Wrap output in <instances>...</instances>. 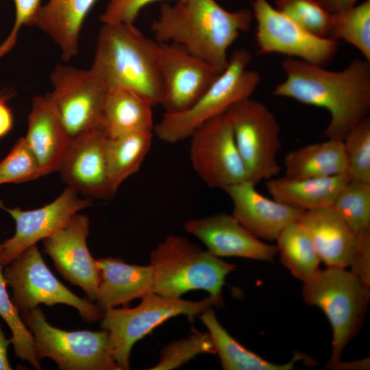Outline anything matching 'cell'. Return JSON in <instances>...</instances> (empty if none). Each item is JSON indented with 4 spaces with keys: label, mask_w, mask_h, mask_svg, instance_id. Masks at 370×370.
<instances>
[{
    "label": "cell",
    "mask_w": 370,
    "mask_h": 370,
    "mask_svg": "<svg viewBox=\"0 0 370 370\" xmlns=\"http://www.w3.org/2000/svg\"><path fill=\"white\" fill-rule=\"evenodd\" d=\"M90 206L89 198L79 197V193L70 186H66L51 202L33 210L8 208L1 202L0 208L12 217L16 224L13 236L1 243L2 265H8L27 248L51 235L74 214Z\"/></svg>",
    "instance_id": "cell-15"
},
{
    "label": "cell",
    "mask_w": 370,
    "mask_h": 370,
    "mask_svg": "<svg viewBox=\"0 0 370 370\" xmlns=\"http://www.w3.org/2000/svg\"><path fill=\"white\" fill-rule=\"evenodd\" d=\"M350 180L370 183V118L356 125L343 140Z\"/></svg>",
    "instance_id": "cell-33"
},
{
    "label": "cell",
    "mask_w": 370,
    "mask_h": 370,
    "mask_svg": "<svg viewBox=\"0 0 370 370\" xmlns=\"http://www.w3.org/2000/svg\"><path fill=\"white\" fill-rule=\"evenodd\" d=\"M286 79L273 95L326 109L331 119L323 135L343 141L368 116L370 110V62L354 59L342 71L286 57L282 62Z\"/></svg>",
    "instance_id": "cell-1"
},
{
    "label": "cell",
    "mask_w": 370,
    "mask_h": 370,
    "mask_svg": "<svg viewBox=\"0 0 370 370\" xmlns=\"http://www.w3.org/2000/svg\"><path fill=\"white\" fill-rule=\"evenodd\" d=\"M223 300L211 295L198 301L170 298L155 293L142 298L134 308H111L103 312L101 327L109 332L114 360L121 370L130 369L134 345L166 320L177 315L194 316L214 306H222Z\"/></svg>",
    "instance_id": "cell-7"
},
{
    "label": "cell",
    "mask_w": 370,
    "mask_h": 370,
    "mask_svg": "<svg viewBox=\"0 0 370 370\" xmlns=\"http://www.w3.org/2000/svg\"><path fill=\"white\" fill-rule=\"evenodd\" d=\"M153 130H143L108 138L106 147L108 175L113 189L140 169L152 143Z\"/></svg>",
    "instance_id": "cell-28"
},
{
    "label": "cell",
    "mask_w": 370,
    "mask_h": 370,
    "mask_svg": "<svg viewBox=\"0 0 370 370\" xmlns=\"http://www.w3.org/2000/svg\"><path fill=\"white\" fill-rule=\"evenodd\" d=\"M225 114L249 180L256 185L278 175L277 154L282 143L275 114L264 103L250 97L234 104Z\"/></svg>",
    "instance_id": "cell-10"
},
{
    "label": "cell",
    "mask_w": 370,
    "mask_h": 370,
    "mask_svg": "<svg viewBox=\"0 0 370 370\" xmlns=\"http://www.w3.org/2000/svg\"><path fill=\"white\" fill-rule=\"evenodd\" d=\"M349 180L347 173L323 177L295 179L285 176L268 180L266 186L275 200L308 211L331 207Z\"/></svg>",
    "instance_id": "cell-24"
},
{
    "label": "cell",
    "mask_w": 370,
    "mask_h": 370,
    "mask_svg": "<svg viewBox=\"0 0 370 370\" xmlns=\"http://www.w3.org/2000/svg\"><path fill=\"white\" fill-rule=\"evenodd\" d=\"M189 138L192 166L208 186L224 190L249 180L225 113L203 124Z\"/></svg>",
    "instance_id": "cell-14"
},
{
    "label": "cell",
    "mask_w": 370,
    "mask_h": 370,
    "mask_svg": "<svg viewBox=\"0 0 370 370\" xmlns=\"http://www.w3.org/2000/svg\"><path fill=\"white\" fill-rule=\"evenodd\" d=\"M10 343V339L6 338L0 322V370L12 369L8 358V349Z\"/></svg>",
    "instance_id": "cell-41"
},
{
    "label": "cell",
    "mask_w": 370,
    "mask_h": 370,
    "mask_svg": "<svg viewBox=\"0 0 370 370\" xmlns=\"http://www.w3.org/2000/svg\"><path fill=\"white\" fill-rule=\"evenodd\" d=\"M184 230L198 238L207 250L217 257H238L273 261L276 245L268 244L253 235L232 214L218 213L192 219Z\"/></svg>",
    "instance_id": "cell-19"
},
{
    "label": "cell",
    "mask_w": 370,
    "mask_h": 370,
    "mask_svg": "<svg viewBox=\"0 0 370 370\" xmlns=\"http://www.w3.org/2000/svg\"><path fill=\"white\" fill-rule=\"evenodd\" d=\"M369 287L345 268L319 269L304 282V301L321 309L332 328L328 368L338 369L343 349L360 330L370 299Z\"/></svg>",
    "instance_id": "cell-5"
},
{
    "label": "cell",
    "mask_w": 370,
    "mask_h": 370,
    "mask_svg": "<svg viewBox=\"0 0 370 370\" xmlns=\"http://www.w3.org/2000/svg\"><path fill=\"white\" fill-rule=\"evenodd\" d=\"M24 138L43 175L59 171L70 138L48 93L33 97Z\"/></svg>",
    "instance_id": "cell-21"
},
{
    "label": "cell",
    "mask_w": 370,
    "mask_h": 370,
    "mask_svg": "<svg viewBox=\"0 0 370 370\" xmlns=\"http://www.w3.org/2000/svg\"><path fill=\"white\" fill-rule=\"evenodd\" d=\"M251 60L244 48L229 56L227 67L204 93L188 108L177 113H164L154 125L153 133L162 141L176 143L186 138L207 121L225 114L237 102L249 98L261 77L248 69Z\"/></svg>",
    "instance_id": "cell-6"
},
{
    "label": "cell",
    "mask_w": 370,
    "mask_h": 370,
    "mask_svg": "<svg viewBox=\"0 0 370 370\" xmlns=\"http://www.w3.org/2000/svg\"><path fill=\"white\" fill-rule=\"evenodd\" d=\"M21 316L33 335L40 360L49 358L60 370H121L112 356L108 330L65 331L55 328L38 306Z\"/></svg>",
    "instance_id": "cell-8"
},
{
    "label": "cell",
    "mask_w": 370,
    "mask_h": 370,
    "mask_svg": "<svg viewBox=\"0 0 370 370\" xmlns=\"http://www.w3.org/2000/svg\"><path fill=\"white\" fill-rule=\"evenodd\" d=\"M153 107L146 98L124 87L108 88L100 129L108 138L154 128Z\"/></svg>",
    "instance_id": "cell-25"
},
{
    "label": "cell",
    "mask_w": 370,
    "mask_h": 370,
    "mask_svg": "<svg viewBox=\"0 0 370 370\" xmlns=\"http://www.w3.org/2000/svg\"><path fill=\"white\" fill-rule=\"evenodd\" d=\"M275 241L282 264L295 278L305 282L319 270V256L299 221L285 227Z\"/></svg>",
    "instance_id": "cell-29"
},
{
    "label": "cell",
    "mask_w": 370,
    "mask_h": 370,
    "mask_svg": "<svg viewBox=\"0 0 370 370\" xmlns=\"http://www.w3.org/2000/svg\"><path fill=\"white\" fill-rule=\"evenodd\" d=\"M201 319L208 330L215 353L218 354L225 370H291L297 361L304 358L302 354L297 353L285 364L269 362L233 338L219 322L211 308L201 312Z\"/></svg>",
    "instance_id": "cell-27"
},
{
    "label": "cell",
    "mask_w": 370,
    "mask_h": 370,
    "mask_svg": "<svg viewBox=\"0 0 370 370\" xmlns=\"http://www.w3.org/2000/svg\"><path fill=\"white\" fill-rule=\"evenodd\" d=\"M1 243L0 241V255ZM0 258V317L4 320L12 332L10 338L16 356L28 362L34 369H42L35 349L33 335L25 324L19 312L7 291Z\"/></svg>",
    "instance_id": "cell-32"
},
{
    "label": "cell",
    "mask_w": 370,
    "mask_h": 370,
    "mask_svg": "<svg viewBox=\"0 0 370 370\" xmlns=\"http://www.w3.org/2000/svg\"><path fill=\"white\" fill-rule=\"evenodd\" d=\"M13 114L6 101L0 97V138L6 136L12 129Z\"/></svg>",
    "instance_id": "cell-39"
},
{
    "label": "cell",
    "mask_w": 370,
    "mask_h": 370,
    "mask_svg": "<svg viewBox=\"0 0 370 370\" xmlns=\"http://www.w3.org/2000/svg\"><path fill=\"white\" fill-rule=\"evenodd\" d=\"M275 8L309 32L328 38L331 14L317 0H275Z\"/></svg>",
    "instance_id": "cell-34"
},
{
    "label": "cell",
    "mask_w": 370,
    "mask_h": 370,
    "mask_svg": "<svg viewBox=\"0 0 370 370\" xmlns=\"http://www.w3.org/2000/svg\"><path fill=\"white\" fill-rule=\"evenodd\" d=\"M11 299L19 313L24 314L43 304H66L77 310L87 322L92 323L103 312L89 299L81 298L62 284L46 265L37 245L27 248L3 270Z\"/></svg>",
    "instance_id": "cell-9"
},
{
    "label": "cell",
    "mask_w": 370,
    "mask_h": 370,
    "mask_svg": "<svg viewBox=\"0 0 370 370\" xmlns=\"http://www.w3.org/2000/svg\"><path fill=\"white\" fill-rule=\"evenodd\" d=\"M42 175L38 162L24 137L14 143L0 162V185L23 183Z\"/></svg>",
    "instance_id": "cell-35"
},
{
    "label": "cell",
    "mask_w": 370,
    "mask_h": 370,
    "mask_svg": "<svg viewBox=\"0 0 370 370\" xmlns=\"http://www.w3.org/2000/svg\"><path fill=\"white\" fill-rule=\"evenodd\" d=\"M328 38L349 43L370 62V0L331 14Z\"/></svg>",
    "instance_id": "cell-30"
},
{
    "label": "cell",
    "mask_w": 370,
    "mask_h": 370,
    "mask_svg": "<svg viewBox=\"0 0 370 370\" xmlns=\"http://www.w3.org/2000/svg\"><path fill=\"white\" fill-rule=\"evenodd\" d=\"M108 139L99 128L70 140L59 169L67 186L88 197L108 200L114 197L107 164Z\"/></svg>",
    "instance_id": "cell-18"
},
{
    "label": "cell",
    "mask_w": 370,
    "mask_h": 370,
    "mask_svg": "<svg viewBox=\"0 0 370 370\" xmlns=\"http://www.w3.org/2000/svg\"><path fill=\"white\" fill-rule=\"evenodd\" d=\"M149 264L153 270V293L170 298L204 290L223 299L225 279L236 269L234 264L177 235L168 236L151 252Z\"/></svg>",
    "instance_id": "cell-4"
},
{
    "label": "cell",
    "mask_w": 370,
    "mask_h": 370,
    "mask_svg": "<svg viewBox=\"0 0 370 370\" xmlns=\"http://www.w3.org/2000/svg\"><path fill=\"white\" fill-rule=\"evenodd\" d=\"M299 221L328 267H351L370 285V233L354 234L332 207L304 211Z\"/></svg>",
    "instance_id": "cell-13"
},
{
    "label": "cell",
    "mask_w": 370,
    "mask_h": 370,
    "mask_svg": "<svg viewBox=\"0 0 370 370\" xmlns=\"http://www.w3.org/2000/svg\"><path fill=\"white\" fill-rule=\"evenodd\" d=\"M251 5L259 53L286 55L322 66L334 58L338 41L309 32L267 0H252Z\"/></svg>",
    "instance_id": "cell-12"
},
{
    "label": "cell",
    "mask_w": 370,
    "mask_h": 370,
    "mask_svg": "<svg viewBox=\"0 0 370 370\" xmlns=\"http://www.w3.org/2000/svg\"><path fill=\"white\" fill-rule=\"evenodd\" d=\"M90 68L108 88L124 87L160 104V43L134 23H102Z\"/></svg>",
    "instance_id": "cell-3"
},
{
    "label": "cell",
    "mask_w": 370,
    "mask_h": 370,
    "mask_svg": "<svg viewBox=\"0 0 370 370\" xmlns=\"http://www.w3.org/2000/svg\"><path fill=\"white\" fill-rule=\"evenodd\" d=\"M204 353L215 354L209 333L195 331L189 336L173 341L161 351L158 362L151 370H171Z\"/></svg>",
    "instance_id": "cell-36"
},
{
    "label": "cell",
    "mask_w": 370,
    "mask_h": 370,
    "mask_svg": "<svg viewBox=\"0 0 370 370\" xmlns=\"http://www.w3.org/2000/svg\"><path fill=\"white\" fill-rule=\"evenodd\" d=\"M162 0H108L100 16L101 23H134L147 5Z\"/></svg>",
    "instance_id": "cell-37"
},
{
    "label": "cell",
    "mask_w": 370,
    "mask_h": 370,
    "mask_svg": "<svg viewBox=\"0 0 370 370\" xmlns=\"http://www.w3.org/2000/svg\"><path fill=\"white\" fill-rule=\"evenodd\" d=\"M97 0H47L29 26L45 33L69 62L79 52L84 22Z\"/></svg>",
    "instance_id": "cell-23"
},
{
    "label": "cell",
    "mask_w": 370,
    "mask_h": 370,
    "mask_svg": "<svg viewBox=\"0 0 370 370\" xmlns=\"http://www.w3.org/2000/svg\"><path fill=\"white\" fill-rule=\"evenodd\" d=\"M233 204V217L260 240L274 241L288 225L299 220L304 211L271 199L245 180L226 187Z\"/></svg>",
    "instance_id": "cell-20"
},
{
    "label": "cell",
    "mask_w": 370,
    "mask_h": 370,
    "mask_svg": "<svg viewBox=\"0 0 370 370\" xmlns=\"http://www.w3.org/2000/svg\"><path fill=\"white\" fill-rule=\"evenodd\" d=\"M89 223L86 215L76 213L63 227L42 240L43 251L66 280L80 287L90 301H96L100 271L86 244Z\"/></svg>",
    "instance_id": "cell-17"
},
{
    "label": "cell",
    "mask_w": 370,
    "mask_h": 370,
    "mask_svg": "<svg viewBox=\"0 0 370 370\" xmlns=\"http://www.w3.org/2000/svg\"><path fill=\"white\" fill-rule=\"evenodd\" d=\"M48 95L70 140L100 128L108 88L90 67L58 64L50 73Z\"/></svg>",
    "instance_id": "cell-11"
},
{
    "label": "cell",
    "mask_w": 370,
    "mask_h": 370,
    "mask_svg": "<svg viewBox=\"0 0 370 370\" xmlns=\"http://www.w3.org/2000/svg\"><path fill=\"white\" fill-rule=\"evenodd\" d=\"M331 207L354 234L370 233V183L350 180Z\"/></svg>",
    "instance_id": "cell-31"
},
{
    "label": "cell",
    "mask_w": 370,
    "mask_h": 370,
    "mask_svg": "<svg viewBox=\"0 0 370 370\" xmlns=\"http://www.w3.org/2000/svg\"><path fill=\"white\" fill-rule=\"evenodd\" d=\"M12 1L15 8L14 21L8 36L0 45V58L13 48L21 29L23 26H29L42 5L41 0Z\"/></svg>",
    "instance_id": "cell-38"
},
{
    "label": "cell",
    "mask_w": 370,
    "mask_h": 370,
    "mask_svg": "<svg viewBox=\"0 0 370 370\" xmlns=\"http://www.w3.org/2000/svg\"><path fill=\"white\" fill-rule=\"evenodd\" d=\"M253 18L249 10L230 12L216 0H177L161 5L151 29L158 42L178 45L221 73L228 64V49L250 30Z\"/></svg>",
    "instance_id": "cell-2"
},
{
    "label": "cell",
    "mask_w": 370,
    "mask_h": 370,
    "mask_svg": "<svg viewBox=\"0 0 370 370\" xmlns=\"http://www.w3.org/2000/svg\"><path fill=\"white\" fill-rule=\"evenodd\" d=\"M284 164L286 176L295 179L334 176L347 170L343 141L332 138L289 151Z\"/></svg>",
    "instance_id": "cell-26"
},
{
    "label": "cell",
    "mask_w": 370,
    "mask_h": 370,
    "mask_svg": "<svg viewBox=\"0 0 370 370\" xmlns=\"http://www.w3.org/2000/svg\"><path fill=\"white\" fill-rule=\"evenodd\" d=\"M321 5L330 14H336L356 5L358 0H317Z\"/></svg>",
    "instance_id": "cell-40"
},
{
    "label": "cell",
    "mask_w": 370,
    "mask_h": 370,
    "mask_svg": "<svg viewBox=\"0 0 370 370\" xmlns=\"http://www.w3.org/2000/svg\"><path fill=\"white\" fill-rule=\"evenodd\" d=\"M159 43L162 84L160 105L164 113L180 112L191 106L220 73L178 45Z\"/></svg>",
    "instance_id": "cell-16"
},
{
    "label": "cell",
    "mask_w": 370,
    "mask_h": 370,
    "mask_svg": "<svg viewBox=\"0 0 370 370\" xmlns=\"http://www.w3.org/2000/svg\"><path fill=\"white\" fill-rule=\"evenodd\" d=\"M100 283L97 306L103 312L108 308L126 305L153 293L154 275L152 267L130 264L119 258L97 260Z\"/></svg>",
    "instance_id": "cell-22"
}]
</instances>
